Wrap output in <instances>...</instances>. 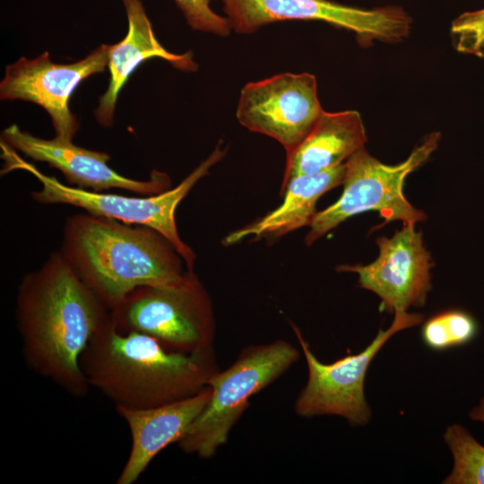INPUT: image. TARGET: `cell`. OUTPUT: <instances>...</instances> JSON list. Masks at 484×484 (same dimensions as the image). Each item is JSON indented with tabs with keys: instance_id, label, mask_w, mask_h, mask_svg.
I'll return each mask as SVG.
<instances>
[{
	"instance_id": "obj_15",
	"label": "cell",
	"mask_w": 484,
	"mask_h": 484,
	"mask_svg": "<svg viewBox=\"0 0 484 484\" xmlns=\"http://www.w3.org/2000/svg\"><path fill=\"white\" fill-rule=\"evenodd\" d=\"M122 3L127 16L128 31L121 41L110 45L108 86L94 111L96 120L104 127L113 125L120 91L130 75L145 60L160 57L184 71H195L198 67L193 60L192 53H170L158 41L141 0H122Z\"/></svg>"
},
{
	"instance_id": "obj_22",
	"label": "cell",
	"mask_w": 484,
	"mask_h": 484,
	"mask_svg": "<svg viewBox=\"0 0 484 484\" xmlns=\"http://www.w3.org/2000/svg\"><path fill=\"white\" fill-rule=\"evenodd\" d=\"M469 417L473 420L484 423V397L480 400V404L471 411Z\"/></svg>"
},
{
	"instance_id": "obj_13",
	"label": "cell",
	"mask_w": 484,
	"mask_h": 484,
	"mask_svg": "<svg viewBox=\"0 0 484 484\" xmlns=\"http://www.w3.org/2000/svg\"><path fill=\"white\" fill-rule=\"evenodd\" d=\"M1 141L16 151L58 169L71 186L93 192L116 188L145 196L170 189V178L164 172L153 169L148 180L124 177L108 165L110 156L106 152L88 150L56 137H37L17 125L4 128Z\"/></svg>"
},
{
	"instance_id": "obj_16",
	"label": "cell",
	"mask_w": 484,
	"mask_h": 484,
	"mask_svg": "<svg viewBox=\"0 0 484 484\" xmlns=\"http://www.w3.org/2000/svg\"><path fill=\"white\" fill-rule=\"evenodd\" d=\"M366 142L365 126L358 111L324 110L307 136L286 152L281 187L294 177L320 173L344 163L365 148Z\"/></svg>"
},
{
	"instance_id": "obj_14",
	"label": "cell",
	"mask_w": 484,
	"mask_h": 484,
	"mask_svg": "<svg viewBox=\"0 0 484 484\" xmlns=\"http://www.w3.org/2000/svg\"><path fill=\"white\" fill-rule=\"evenodd\" d=\"M211 395L212 389L207 385L193 396L157 407H116L131 435L130 452L116 483L136 482L165 447L178 443L184 436L208 403Z\"/></svg>"
},
{
	"instance_id": "obj_20",
	"label": "cell",
	"mask_w": 484,
	"mask_h": 484,
	"mask_svg": "<svg viewBox=\"0 0 484 484\" xmlns=\"http://www.w3.org/2000/svg\"><path fill=\"white\" fill-rule=\"evenodd\" d=\"M456 49L461 53L484 56V8L462 13L451 25Z\"/></svg>"
},
{
	"instance_id": "obj_7",
	"label": "cell",
	"mask_w": 484,
	"mask_h": 484,
	"mask_svg": "<svg viewBox=\"0 0 484 484\" xmlns=\"http://www.w3.org/2000/svg\"><path fill=\"white\" fill-rule=\"evenodd\" d=\"M439 132L428 134L409 157L397 165H386L372 157L365 148L345 161L343 192L332 205L316 212L305 238L307 246L347 219L367 211L379 212L388 223L403 225L423 221L426 215L412 206L403 194L405 177L423 164L436 150Z\"/></svg>"
},
{
	"instance_id": "obj_5",
	"label": "cell",
	"mask_w": 484,
	"mask_h": 484,
	"mask_svg": "<svg viewBox=\"0 0 484 484\" xmlns=\"http://www.w3.org/2000/svg\"><path fill=\"white\" fill-rule=\"evenodd\" d=\"M110 316L119 331L151 336L169 351L193 354L213 348L212 300L194 271L171 283L136 288Z\"/></svg>"
},
{
	"instance_id": "obj_8",
	"label": "cell",
	"mask_w": 484,
	"mask_h": 484,
	"mask_svg": "<svg viewBox=\"0 0 484 484\" xmlns=\"http://www.w3.org/2000/svg\"><path fill=\"white\" fill-rule=\"evenodd\" d=\"M422 314L397 312L391 326L380 329L373 341L361 352L348 355L331 364L318 360L293 323L290 325L307 361L308 377L294 404L295 412L304 418L335 415L352 426H363L371 419L364 383L367 368L384 344L396 333L423 322Z\"/></svg>"
},
{
	"instance_id": "obj_4",
	"label": "cell",
	"mask_w": 484,
	"mask_h": 484,
	"mask_svg": "<svg viewBox=\"0 0 484 484\" xmlns=\"http://www.w3.org/2000/svg\"><path fill=\"white\" fill-rule=\"evenodd\" d=\"M0 145L1 157L4 160L2 174L14 169L25 170L41 184L39 190L30 193L33 201L41 204H68L94 215L151 227L174 245L187 270L194 271L196 255L179 236L176 211L194 185L225 156L227 149L221 147V143L176 187L157 194L139 197L93 192L65 185L55 177L40 172L33 164L25 161L6 143L1 142Z\"/></svg>"
},
{
	"instance_id": "obj_18",
	"label": "cell",
	"mask_w": 484,
	"mask_h": 484,
	"mask_svg": "<svg viewBox=\"0 0 484 484\" xmlns=\"http://www.w3.org/2000/svg\"><path fill=\"white\" fill-rule=\"evenodd\" d=\"M477 320L469 312L453 308L439 312L422 325L421 339L434 350H445L471 342L477 335Z\"/></svg>"
},
{
	"instance_id": "obj_11",
	"label": "cell",
	"mask_w": 484,
	"mask_h": 484,
	"mask_svg": "<svg viewBox=\"0 0 484 484\" xmlns=\"http://www.w3.org/2000/svg\"><path fill=\"white\" fill-rule=\"evenodd\" d=\"M110 45H101L83 59L56 64L48 52L33 59L21 57L5 68L0 83L1 99H22L42 107L49 115L56 137L73 141L79 123L69 101L77 86L87 77L108 66Z\"/></svg>"
},
{
	"instance_id": "obj_6",
	"label": "cell",
	"mask_w": 484,
	"mask_h": 484,
	"mask_svg": "<svg viewBox=\"0 0 484 484\" xmlns=\"http://www.w3.org/2000/svg\"><path fill=\"white\" fill-rule=\"evenodd\" d=\"M299 358L298 350L281 339L244 348L227 369L208 380L211 398L178 441L181 451L205 460L214 456L228 442L250 398L280 378Z\"/></svg>"
},
{
	"instance_id": "obj_12",
	"label": "cell",
	"mask_w": 484,
	"mask_h": 484,
	"mask_svg": "<svg viewBox=\"0 0 484 484\" xmlns=\"http://www.w3.org/2000/svg\"><path fill=\"white\" fill-rule=\"evenodd\" d=\"M414 226L403 225L392 238H378L379 255L371 264L337 267L358 273L359 286L376 294L388 313L423 307L431 290L434 263Z\"/></svg>"
},
{
	"instance_id": "obj_10",
	"label": "cell",
	"mask_w": 484,
	"mask_h": 484,
	"mask_svg": "<svg viewBox=\"0 0 484 484\" xmlns=\"http://www.w3.org/2000/svg\"><path fill=\"white\" fill-rule=\"evenodd\" d=\"M323 111L315 75L282 73L246 83L236 116L241 125L273 138L288 152L307 136Z\"/></svg>"
},
{
	"instance_id": "obj_2",
	"label": "cell",
	"mask_w": 484,
	"mask_h": 484,
	"mask_svg": "<svg viewBox=\"0 0 484 484\" xmlns=\"http://www.w3.org/2000/svg\"><path fill=\"white\" fill-rule=\"evenodd\" d=\"M90 385L115 407L148 409L199 393L219 371L214 347L185 354L138 332L119 331L111 316L80 359Z\"/></svg>"
},
{
	"instance_id": "obj_3",
	"label": "cell",
	"mask_w": 484,
	"mask_h": 484,
	"mask_svg": "<svg viewBox=\"0 0 484 484\" xmlns=\"http://www.w3.org/2000/svg\"><path fill=\"white\" fill-rule=\"evenodd\" d=\"M59 252L110 311L136 288L171 283L186 272L158 230L86 212L65 220Z\"/></svg>"
},
{
	"instance_id": "obj_1",
	"label": "cell",
	"mask_w": 484,
	"mask_h": 484,
	"mask_svg": "<svg viewBox=\"0 0 484 484\" xmlns=\"http://www.w3.org/2000/svg\"><path fill=\"white\" fill-rule=\"evenodd\" d=\"M15 303L17 330L28 366L69 394L87 395L90 385L80 359L108 321L110 310L59 251L22 279Z\"/></svg>"
},
{
	"instance_id": "obj_19",
	"label": "cell",
	"mask_w": 484,
	"mask_h": 484,
	"mask_svg": "<svg viewBox=\"0 0 484 484\" xmlns=\"http://www.w3.org/2000/svg\"><path fill=\"white\" fill-rule=\"evenodd\" d=\"M444 440L454 460L445 484H484V447L459 424L449 426Z\"/></svg>"
},
{
	"instance_id": "obj_21",
	"label": "cell",
	"mask_w": 484,
	"mask_h": 484,
	"mask_svg": "<svg viewBox=\"0 0 484 484\" xmlns=\"http://www.w3.org/2000/svg\"><path fill=\"white\" fill-rule=\"evenodd\" d=\"M174 1L193 30L220 37L230 34L232 27L229 20L228 17L219 15L211 8V0Z\"/></svg>"
},
{
	"instance_id": "obj_9",
	"label": "cell",
	"mask_w": 484,
	"mask_h": 484,
	"mask_svg": "<svg viewBox=\"0 0 484 484\" xmlns=\"http://www.w3.org/2000/svg\"><path fill=\"white\" fill-rule=\"evenodd\" d=\"M224 12L238 33L289 20L323 21L353 31L360 43H396L411 30L409 13L395 5L360 9L330 0H223Z\"/></svg>"
},
{
	"instance_id": "obj_17",
	"label": "cell",
	"mask_w": 484,
	"mask_h": 484,
	"mask_svg": "<svg viewBox=\"0 0 484 484\" xmlns=\"http://www.w3.org/2000/svg\"><path fill=\"white\" fill-rule=\"evenodd\" d=\"M345 169L344 162L320 173L292 177L281 189L284 199L279 207L257 221L229 233L223 244L234 245L246 237L277 238L310 226L316 214L317 200L343 183Z\"/></svg>"
}]
</instances>
